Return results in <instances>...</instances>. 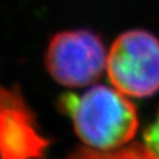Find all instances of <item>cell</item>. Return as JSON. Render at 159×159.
I'll list each match as a JSON object with an SVG mask.
<instances>
[{
  "mask_svg": "<svg viewBox=\"0 0 159 159\" xmlns=\"http://www.w3.org/2000/svg\"><path fill=\"white\" fill-rule=\"evenodd\" d=\"M60 108L70 116L76 135L90 149H119L134 138L138 129L134 104L107 85H95L82 95L68 93L60 98Z\"/></svg>",
  "mask_w": 159,
  "mask_h": 159,
  "instance_id": "cell-1",
  "label": "cell"
},
{
  "mask_svg": "<svg viewBox=\"0 0 159 159\" xmlns=\"http://www.w3.org/2000/svg\"><path fill=\"white\" fill-rule=\"evenodd\" d=\"M107 74L127 97L148 98L159 90V40L147 30H128L113 43Z\"/></svg>",
  "mask_w": 159,
  "mask_h": 159,
  "instance_id": "cell-2",
  "label": "cell"
},
{
  "mask_svg": "<svg viewBox=\"0 0 159 159\" xmlns=\"http://www.w3.org/2000/svg\"><path fill=\"white\" fill-rule=\"evenodd\" d=\"M108 53L102 39L85 29L65 30L53 36L45 53V66L54 80L68 88L97 82L107 70Z\"/></svg>",
  "mask_w": 159,
  "mask_h": 159,
  "instance_id": "cell-3",
  "label": "cell"
},
{
  "mask_svg": "<svg viewBox=\"0 0 159 159\" xmlns=\"http://www.w3.org/2000/svg\"><path fill=\"white\" fill-rule=\"evenodd\" d=\"M49 144L20 94L0 88V159H42Z\"/></svg>",
  "mask_w": 159,
  "mask_h": 159,
  "instance_id": "cell-4",
  "label": "cell"
},
{
  "mask_svg": "<svg viewBox=\"0 0 159 159\" xmlns=\"http://www.w3.org/2000/svg\"><path fill=\"white\" fill-rule=\"evenodd\" d=\"M65 159H157L144 145L133 144L115 150H95L90 148H82L73 152Z\"/></svg>",
  "mask_w": 159,
  "mask_h": 159,
  "instance_id": "cell-5",
  "label": "cell"
},
{
  "mask_svg": "<svg viewBox=\"0 0 159 159\" xmlns=\"http://www.w3.org/2000/svg\"><path fill=\"white\" fill-rule=\"evenodd\" d=\"M144 147L159 159V113L155 120L144 132Z\"/></svg>",
  "mask_w": 159,
  "mask_h": 159,
  "instance_id": "cell-6",
  "label": "cell"
}]
</instances>
